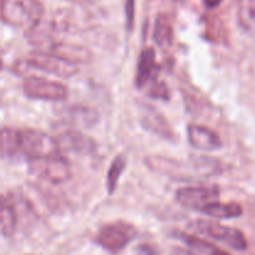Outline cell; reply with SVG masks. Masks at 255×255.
<instances>
[{
    "label": "cell",
    "mask_w": 255,
    "mask_h": 255,
    "mask_svg": "<svg viewBox=\"0 0 255 255\" xmlns=\"http://www.w3.org/2000/svg\"><path fill=\"white\" fill-rule=\"evenodd\" d=\"M44 14V5L40 0H0V17L10 26L29 30Z\"/></svg>",
    "instance_id": "1"
},
{
    "label": "cell",
    "mask_w": 255,
    "mask_h": 255,
    "mask_svg": "<svg viewBox=\"0 0 255 255\" xmlns=\"http://www.w3.org/2000/svg\"><path fill=\"white\" fill-rule=\"evenodd\" d=\"M148 164L152 169L159 172V173L169 174V176H183L187 178L188 176L194 177H207L218 172V162L214 159L207 158V157H199L194 161L187 163V172L184 168L183 162L174 161L169 158H161V157H154L148 159Z\"/></svg>",
    "instance_id": "2"
},
{
    "label": "cell",
    "mask_w": 255,
    "mask_h": 255,
    "mask_svg": "<svg viewBox=\"0 0 255 255\" xmlns=\"http://www.w3.org/2000/svg\"><path fill=\"white\" fill-rule=\"evenodd\" d=\"M30 172L37 178L51 184H62L71 177V168L62 154H52L29 161Z\"/></svg>",
    "instance_id": "3"
},
{
    "label": "cell",
    "mask_w": 255,
    "mask_h": 255,
    "mask_svg": "<svg viewBox=\"0 0 255 255\" xmlns=\"http://www.w3.org/2000/svg\"><path fill=\"white\" fill-rule=\"evenodd\" d=\"M19 139L20 153H21V157L26 158L27 161L60 153L54 137L39 129H19Z\"/></svg>",
    "instance_id": "4"
},
{
    "label": "cell",
    "mask_w": 255,
    "mask_h": 255,
    "mask_svg": "<svg viewBox=\"0 0 255 255\" xmlns=\"http://www.w3.org/2000/svg\"><path fill=\"white\" fill-rule=\"evenodd\" d=\"M136 237L137 231L133 226L126 222H114L100 229L95 242L105 251L116 254L124 251Z\"/></svg>",
    "instance_id": "5"
},
{
    "label": "cell",
    "mask_w": 255,
    "mask_h": 255,
    "mask_svg": "<svg viewBox=\"0 0 255 255\" xmlns=\"http://www.w3.org/2000/svg\"><path fill=\"white\" fill-rule=\"evenodd\" d=\"M189 228L193 229L198 234H202L204 237L214 239V241H219L226 243L231 248L236 249V251H246L248 243L239 229L232 228V227L222 226V224L216 223V222L211 221H203V219H198V221L192 222Z\"/></svg>",
    "instance_id": "6"
},
{
    "label": "cell",
    "mask_w": 255,
    "mask_h": 255,
    "mask_svg": "<svg viewBox=\"0 0 255 255\" xmlns=\"http://www.w3.org/2000/svg\"><path fill=\"white\" fill-rule=\"evenodd\" d=\"M22 91L29 99L51 102L65 101L69 95L65 85L37 76H27L22 82Z\"/></svg>",
    "instance_id": "7"
},
{
    "label": "cell",
    "mask_w": 255,
    "mask_h": 255,
    "mask_svg": "<svg viewBox=\"0 0 255 255\" xmlns=\"http://www.w3.org/2000/svg\"><path fill=\"white\" fill-rule=\"evenodd\" d=\"M25 60L31 66V69L40 70V71L64 77V79L72 77L79 72L77 65L65 61L61 57L56 56L49 51H40V50L31 51Z\"/></svg>",
    "instance_id": "8"
},
{
    "label": "cell",
    "mask_w": 255,
    "mask_h": 255,
    "mask_svg": "<svg viewBox=\"0 0 255 255\" xmlns=\"http://www.w3.org/2000/svg\"><path fill=\"white\" fill-rule=\"evenodd\" d=\"M219 193V188L216 186L183 187L176 192V201L186 208L201 212L207 204L218 201Z\"/></svg>",
    "instance_id": "9"
},
{
    "label": "cell",
    "mask_w": 255,
    "mask_h": 255,
    "mask_svg": "<svg viewBox=\"0 0 255 255\" xmlns=\"http://www.w3.org/2000/svg\"><path fill=\"white\" fill-rule=\"evenodd\" d=\"M60 153L90 154L96 151V142L76 129H67L61 132L55 138Z\"/></svg>",
    "instance_id": "10"
},
{
    "label": "cell",
    "mask_w": 255,
    "mask_h": 255,
    "mask_svg": "<svg viewBox=\"0 0 255 255\" xmlns=\"http://www.w3.org/2000/svg\"><path fill=\"white\" fill-rule=\"evenodd\" d=\"M49 52L74 65L87 64V62H91L92 59H94V54H92L89 47L72 44V42L54 41L49 46Z\"/></svg>",
    "instance_id": "11"
},
{
    "label": "cell",
    "mask_w": 255,
    "mask_h": 255,
    "mask_svg": "<svg viewBox=\"0 0 255 255\" xmlns=\"http://www.w3.org/2000/svg\"><path fill=\"white\" fill-rule=\"evenodd\" d=\"M187 134L189 143L201 151H217L222 147V141L218 134L208 127L191 124L187 127Z\"/></svg>",
    "instance_id": "12"
},
{
    "label": "cell",
    "mask_w": 255,
    "mask_h": 255,
    "mask_svg": "<svg viewBox=\"0 0 255 255\" xmlns=\"http://www.w3.org/2000/svg\"><path fill=\"white\" fill-rule=\"evenodd\" d=\"M141 124L147 131L156 134V136L168 139V141H174L176 139V134H174L171 125L164 119L163 115L161 112L156 111L153 107L144 106L141 115Z\"/></svg>",
    "instance_id": "13"
},
{
    "label": "cell",
    "mask_w": 255,
    "mask_h": 255,
    "mask_svg": "<svg viewBox=\"0 0 255 255\" xmlns=\"http://www.w3.org/2000/svg\"><path fill=\"white\" fill-rule=\"evenodd\" d=\"M157 72V62H156V52L151 47H147L141 52L137 65L136 74V87L142 89L146 86Z\"/></svg>",
    "instance_id": "14"
},
{
    "label": "cell",
    "mask_w": 255,
    "mask_h": 255,
    "mask_svg": "<svg viewBox=\"0 0 255 255\" xmlns=\"http://www.w3.org/2000/svg\"><path fill=\"white\" fill-rule=\"evenodd\" d=\"M0 157L4 159L21 158L19 129L11 127L0 128Z\"/></svg>",
    "instance_id": "15"
},
{
    "label": "cell",
    "mask_w": 255,
    "mask_h": 255,
    "mask_svg": "<svg viewBox=\"0 0 255 255\" xmlns=\"http://www.w3.org/2000/svg\"><path fill=\"white\" fill-rule=\"evenodd\" d=\"M201 213L216 219H233L238 218L243 214V208L241 204L234 203V202L221 203V202L216 201L202 208Z\"/></svg>",
    "instance_id": "16"
},
{
    "label": "cell",
    "mask_w": 255,
    "mask_h": 255,
    "mask_svg": "<svg viewBox=\"0 0 255 255\" xmlns=\"http://www.w3.org/2000/svg\"><path fill=\"white\" fill-rule=\"evenodd\" d=\"M176 238L186 244L188 255H219V252H221V249L217 248L216 246L198 237L189 236L186 233H176Z\"/></svg>",
    "instance_id": "17"
},
{
    "label": "cell",
    "mask_w": 255,
    "mask_h": 255,
    "mask_svg": "<svg viewBox=\"0 0 255 255\" xmlns=\"http://www.w3.org/2000/svg\"><path fill=\"white\" fill-rule=\"evenodd\" d=\"M17 214L9 199L0 196V231L5 237H11L16 231Z\"/></svg>",
    "instance_id": "18"
},
{
    "label": "cell",
    "mask_w": 255,
    "mask_h": 255,
    "mask_svg": "<svg viewBox=\"0 0 255 255\" xmlns=\"http://www.w3.org/2000/svg\"><path fill=\"white\" fill-rule=\"evenodd\" d=\"M153 39L157 45L161 47H167L173 41V27L171 20L166 14H159L156 17L153 29Z\"/></svg>",
    "instance_id": "19"
},
{
    "label": "cell",
    "mask_w": 255,
    "mask_h": 255,
    "mask_svg": "<svg viewBox=\"0 0 255 255\" xmlns=\"http://www.w3.org/2000/svg\"><path fill=\"white\" fill-rule=\"evenodd\" d=\"M125 168H126V158L124 156H117L107 172V189H109L110 194L116 191L120 177L124 173Z\"/></svg>",
    "instance_id": "20"
},
{
    "label": "cell",
    "mask_w": 255,
    "mask_h": 255,
    "mask_svg": "<svg viewBox=\"0 0 255 255\" xmlns=\"http://www.w3.org/2000/svg\"><path fill=\"white\" fill-rule=\"evenodd\" d=\"M67 119L74 121L75 124H84V125H92L96 122V114L86 107L74 106L69 110V115L66 114Z\"/></svg>",
    "instance_id": "21"
},
{
    "label": "cell",
    "mask_w": 255,
    "mask_h": 255,
    "mask_svg": "<svg viewBox=\"0 0 255 255\" xmlns=\"http://www.w3.org/2000/svg\"><path fill=\"white\" fill-rule=\"evenodd\" d=\"M148 95L151 97H153V99L163 100V101H167L169 99V92L168 89H167V85L161 81L152 82L151 87L148 90Z\"/></svg>",
    "instance_id": "22"
},
{
    "label": "cell",
    "mask_w": 255,
    "mask_h": 255,
    "mask_svg": "<svg viewBox=\"0 0 255 255\" xmlns=\"http://www.w3.org/2000/svg\"><path fill=\"white\" fill-rule=\"evenodd\" d=\"M125 12H126V26L131 31L134 21V0H126Z\"/></svg>",
    "instance_id": "23"
},
{
    "label": "cell",
    "mask_w": 255,
    "mask_h": 255,
    "mask_svg": "<svg viewBox=\"0 0 255 255\" xmlns=\"http://www.w3.org/2000/svg\"><path fill=\"white\" fill-rule=\"evenodd\" d=\"M66 1L72 2L76 5H82V6H89V5H95L100 2L101 0H66Z\"/></svg>",
    "instance_id": "24"
},
{
    "label": "cell",
    "mask_w": 255,
    "mask_h": 255,
    "mask_svg": "<svg viewBox=\"0 0 255 255\" xmlns=\"http://www.w3.org/2000/svg\"><path fill=\"white\" fill-rule=\"evenodd\" d=\"M222 1H223V0H203L204 5H206L207 7H209V9H214V7L219 6V5L222 4Z\"/></svg>",
    "instance_id": "25"
},
{
    "label": "cell",
    "mask_w": 255,
    "mask_h": 255,
    "mask_svg": "<svg viewBox=\"0 0 255 255\" xmlns=\"http://www.w3.org/2000/svg\"><path fill=\"white\" fill-rule=\"evenodd\" d=\"M2 67H4V64H2V60H1V57H0V71L2 70Z\"/></svg>",
    "instance_id": "26"
},
{
    "label": "cell",
    "mask_w": 255,
    "mask_h": 255,
    "mask_svg": "<svg viewBox=\"0 0 255 255\" xmlns=\"http://www.w3.org/2000/svg\"><path fill=\"white\" fill-rule=\"evenodd\" d=\"M219 255H231V254H228V253H226V252H219Z\"/></svg>",
    "instance_id": "27"
}]
</instances>
